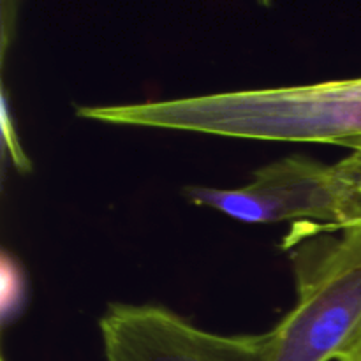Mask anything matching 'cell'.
<instances>
[{
	"label": "cell",
	"instance_id": "6da1fadb",
	"mask_svg": "<svg viewBox=\"0 0 361 361\" xmlns=\"http://www.w3.org/2000/svg\"><path fill=\"white\" fill-rule=\"evenodd\" d=\"M122 126L254 141L341 145L361 154V76L123 104Z\"/></svg>",
	"mask_w": 361,
	"mask_h": 361
},
{
	"label": "cell",
	"instance_id": "7a4b0ae2",
	"mask_svg": "<svg viewBox=\"0 0 361 361\" xmlns=\"http://www.w3.org/2000/svg\"><path fill=\"white\" fill-rule=\"evenodd\" d=\"M282 249L296 302L268 331V361H338L361 338V222L293 224Z\"/></svg>",
	"mask_w": 361,
	"mask_h": 361
},
{
	"label": "cell",
	"instance_id": "3957f363",
	"mask_svg": "<svg viewBox=\"0 0 361 361\" xmlns=\"http://www.w3.org/2000/svg\"><path fill=\"white\" fill-rule=\"evenodd\" d=\"M183 196L243 224L349 226L361 222V154L324 164L289 155L256 169L236 189L189 185Z\"/></svg>",
	"mask_w": 361,
	"mask_h": 361
},
{
	"label": "cell",
	"instance_id": "277c9868",
	"mask_svg": "<svg viewBox=\"0 0 361 361\" xmlns=\"http://www.w3.org/2000/svg\"><path fill=\"white\" fill-rule=\"evenodd\" d=\"M99 330L106 361H268V334H214L159 305L111 303Z\"/></svg>",
	"mask_w": 361,
	"mask_h": 361
},
{
	"label": "cell",
	"instance_id": "5b68a950",
	"mask_svg": "<svg viewBox=\"0 0 361 361\" xmlns=\"http://www.w3.org/2000/svg\"><path fill=\"white\" fill-rule=\"evenodd\" d=\"M23 300V275L16 261L4 254L2 257V314L4 319L14 316Z\"/></svg>",
	"mask_w": 361,
	"mask_h": 361
},
{
	"label": "cell",
	"instance_id": "8992f818",
	"mask_svg": "<svg viewBox=\"0 0 361 361\" xmlns=\"http://www.w3.org/2000/svg\"><path fill=\"white\" fill-rule=\"evenodd\" d=\"M2 137H4V145L9 150L11 159H13V164L16 166L18 171L27 173L30 171V161L25 155L23 148H21L20 140L16 136V130L13 127V120H11L9 115V108H7V97L6 94L2 95Z\"/></svg>",
	"mask_w": 361,
	"mask_h": 361
},
{
	"label": "cell",
	"instance_id": "52a82bcc",
	"mask_svg": "<svg viewBox=\"0 0 361 361\" xmlns=\"http://www.w3.org/2000/svg\"><path fill=\"white\" fill-rule=\"evenodd\" d=\"M338 361H361V338L355 344V348L349 353H345Z\"/></svg>",
	"mask_w": 361,
	"mask_h": 361
}]
</instances>
